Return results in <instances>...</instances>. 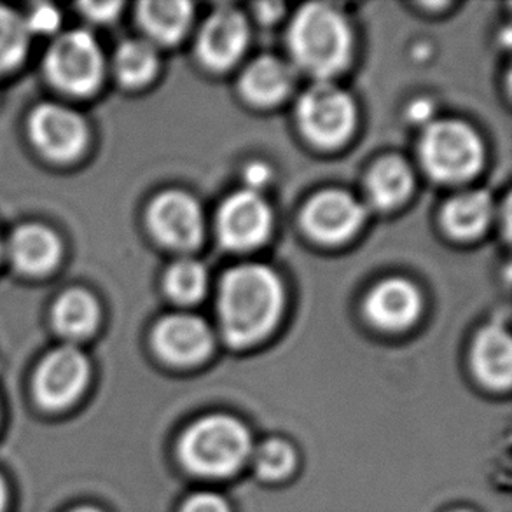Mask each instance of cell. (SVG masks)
I'll return each mask as SVG.
<instances>
[{"mask_svg": "<svg viewBox=\"0 0 512 512\" xmlns=\"http://www.w3.org/2000/svg\"><path fill=\"white\" fill-rule=\"evenodd\" d=\"M460 512H467V511H460Z\"/></svg>", "mask_w": 512, "mask_h": 512, "instance_id": "836d02e7", "label": "cell"}, {"mask_svg": "<svg viewBox=\"0 0 512 512\" xmlns=\"http://www.w3.org/2000/svg\"><path fill=\"white\" fill-rule=\"evenodd\" d=\"M217 229L221 242L228 249H254L270 235V207L252 191L233 194L222 205Z\"/></svg>", "mask_w": 512, "mask_h": 512, "instance_id": "9c48e42d", "label": "cell"}, {"mask_svg": "<svg viewBox=\"0 0 512 512\" xmlns=\"http://www.w3.org/2000/svg\"><path fill=\"white\" fill-rule=\"evenodd\" d=\"M28 130L34 146L55 161L74 160L88 144L84 119L65 105H37L28 119Z\"/></svg>", "mask_w": 512, "mask_h": 512, "instance_id": "52a82bcc", "label": "cell"}, {"mask_svg": "<svg viewBox=\"0 0 512 512\" xmlns=\"http://www.w3.org/2000/svg\"><path fill=\"white\" fill-rule=\"evenodd\" d=\"M49 81L69 95H90L104 76V56L97 39L86 30L60 35L44 60Z\"/></svg>", "mask_w": 512, "mask_h": 512, "instance_id": "5b68a950", "label": "cell"}, {"mask_svg": "<svg viewBox=\"0 0 512 512\" xmlns=\"http://www.w3.org/2000/svg\"><path fill=\"white\" fill-rule=\"evenodd\" d=\"M74 512H100L97 509H91V507H81V509H76Z\"/></svg>", "mask_w": 512, "mask_h": 512, "instance_id": "1f68e13d", "label": "cell"}, {"mask_svg": "<svg viewBox=\"0 0 512 512\" xmlns=\"http://www.w3.org/2000/svg\"><path fill=\"white\" fill-rule=\"evenodd\" d=\"M247 179H249L250 184H254V186L264 184V182L268 180V168L263 167V165L250 167L249 172H247Z\"/></svg>", "mask_w": 512, "mask_h": 512, "instance_id": "f546056e", "label": "cell"}, {"mask_svg": "<svg viewBox=\"0 0 512 512\" xmlns=\"http://www.w3.org/2000/svg\"><path fill=\"white\" fill-rule=\"evenodd\" d=\"M289 44L296 62L306 72L327 77L345 67L352 37L336 9L327 4H308L292 21Z\"/></svg>", "mask_w": 512, "mask_h": 512, "instance_id": "3957f363", "label": "cell"}, {"mask_svg": "<svg viewBox=\"0 0 512 512\" xmlns=\"http://www.w3.org/2000/svg\"><path fill=\"white\" fill-rule=\"evenodd\" d=\"M492 217V198L485 191L458 194L443 210L444 228L460 240L481 235Z\"/></svg>", "mask_w": 512, "mask_h": 512, "instance_id": "ac0fdd59", "label": "cell"}, {"mask_svg": "<svg viewBox=\"0 0 512 512\" xmlns=\"http://www.w3.org/2000/svg\"><path fill=\"white\" fill-rule=\"evenodd\" d=\"M154 345L168 362L193 366L210 353L212 334L207 324L194 315H170L156 327Z\"/></svg>", "mask_w": 512, "mask_h": 512, "instance_id": "4fadbf2b", "label": "cell"}, {"mask_svg": "<svg viewBox=\"0 0 512 512\" xmlns=\"http://www.w3.org/2000/svg\"><path fill=\"white\" fill-rule=\"evenodd\" d=\"M420 294L413 285L392 278L378 285L367 298L366 310L369 319L383 329L408 327L420 313Z\"/></svg>", "mask_w": 512, "mask_h": 512, "instance_id": "5bb4252c", "label": "cell"}, {"mask_svg": "<svg viewBox=\"0 0 512 512\" xmlns=\"http://www.w3.org/2000/svg\"><path fill=\"white\" fill-rule=\"evenodd\" d=\"M154 235L173 249H193L201 242L203 217L198 203L184 193L161 194L149 208Z\"/></svg>", "mask_w": 512, "mask_h": 512, "instance_id": "30bf717a", "label": "cell"}, {"mask_svg": "<svg viewBox=\"0 0 512 512\" xmlns=\"http://www.w3.org/2000/svg\"><path fill=\"white\" fill-rule=\"evenodd\" d=\"M158 55L149 41H126L114 56V70L125 86H142L153 79Z\"/></svg>", "mask_w": 512, "mask_h": 512, "instance_id": "7402d4cb", "label": "cell"}, {"mask_svg": "<svg viewBox=\"0 0 512 512\" xmlns=\"http://www.w3.org/2000/svg\"><path fill=\"white\" fill-rule=\"evenodd\" d=\"M411 118L415 119V121H427L430 118V114H432V105L429 102H425V100H420V102H416L411 107Z\"/></svg>", "mask_w": 512, "mask_h": 512, "instance_id": "f1b7e54d", "label": "cell"}, {"mask_svg": "<svg viewBox=\"0 0 512 512\" xmlns=\"http://www.w3.org/2000/svg\"><path fill=\"white\" fill-rule=\"evenodd\" d=\"M298 118L306 137L320 146H336L352 133L355 107L345 91L320 83L299 100Z\"/></svg>", "mask_w": 512, "mask_h": 512, "instance_id": "8992f818", "label": "cell"}, {"mask_svg": "<svg viewBox=\"0 0 512 512\" xmlns=\"http://www.w3.org/2000/svg\"><path fill=\"white\" fill-rule=\"evenodd\" d=\"M364 210L352 194L326 191L313 198L305 208V228L322 242H343L360 228Z\"/></svg>", "mask_w": 512, "mask_h": 512, "instance_id": "8fae6325", "label": "cell"}, {"mask_svg": "<svg viewBox=\"0 0 512 512\" xmlns=\"http://www.w3.org/2000/svg\"><path fill=\"white\" fill-rule=\"evenodd\" d=\"M193 7L182 0H149L139 6L140 25L154 41L173 44L184 35Z\"/></svg>", "mask_w": 512, "mask_h": 512, "instance_id": "d6986e66", "label": "cell"}, {"mask_svg": "<svg viewBox=\"0 0 512 512\" xmlns=\"http://www.w3.org/2000/svg\"><path fill=\"white\" fill-rule=\"evenodd\" d=\"M296 465V453L291 444L271 439L261 444L254 453V469L264 479H282L291 474Z\"/></svg>", "mask_w": 512, "mask_h": 512, "instance_id": "d4e9b609", "label": "cell"}, {"mask_svg": "<svg viewBox=\"0 0 512 512\" xmlns=\"http://www.w3.org/2000/svg\"><path fill=\"white\" fill-rule=\"evenodd\" d=\"M30 30L23 16L0 6V76L16 69L27 55Z\"/></svg>", "mask_w": 512, "mask_h": 512, "instance_id": "603a6c76", "label": "cell"}, {"mask_svg": "<svg viewBox=\"0 0 512 512\" xmlns=\"http://www.w3.org/2000/svg\"><path fill=\"white\" fill-rule=\"evenodd\" d=\"M0 254H2V243H0Z\"/></svg>", "mask_w": 512, "mask_h": 512, "instance_id": "d6a6232c", "label": "cell"}, {"mask_svg": "<svg viewBox=\"0 0 512 512\" xmlns=\"http://www.w3.org/2000/svg\"><path fill=\"white\" fill-rule=\"evenodd\" d=\"M100 317L97 301L90 292L70 289L56 299L53 306V324L56 331L69 338L79 340L95 331Z\"/></svg>", "mask_w": 512, "mask_h": 512, "instance_id": "ffe728a7", "label": "cell"}, {"mask_svg": "<svg viewBox=\"0 0 512 512\" xmlns=\"http://www.w3.org/2000/svg\"><path fill=\"white\" fill-rule=\"evenodd\" d=\"M180 512H231L228 502L215 493H196Z\"/></svg>", "mask_w": 512, "mask_h": 512, "instance_id": "4316f807", "label": "cell"}, {"mask_svg": "<svg viewBox=\"0 0 512 512\" xmlns=\"http://www.w3.org/2000/svg\"><path fill=\"white\" fill-rule=\"evenodd\" d=\"M79 9L88 20L107 23L118 16L121 11V2H84L79 4Z\"/></svg>", "mask_w": 512, "mask_h": 512, "instance_id": "83f0119b", "label": "cell"}, {"mask_svg": "<svg viewBox=\"0 0 512 512\" xmlns=\"http://www.w3.org/2000/svg\"><path fill=\"white\" fill-rule=\"evenodd\" d=\"M472 366L486 387L504 390L511 385L512 345L506 329L486 327L472 348Z\"/></svg>", "mask_w": 512, "mask_h": 512, "instance_id": "2e32d148", "label": "cell"}, {"mask_svg": "<svg viewBox=\"0 0 512 512\" xmlns=\"http://www.w3.org/2000/svg\"><path fill=\"white\" fill-rule=\"evenodd\" d=\"M182 464L201 478H229L252 455V437L231 416H207L186 430L179 444Z\"/></svg>", "mask_w": 512, "mask_h": 512, "instance_id": "7a4b0ae2", "label": "cell"}, {"mask_svg": "<svg viewBox=\"0 0 512 512\" xmlns=\"http://www.w3.org/2000/svg\"><path fill=\"white\" fill-rule=\"evenodd\" d=\"M4 504H6V486H4V481L0 479V512L4 509Z\"/></svg>", "mask_w": 512, "mask_h": 512, "instance_id": "4dcf8cb0", "label": "cell"}, {"mask_svg": "<svg viewBox=\"0 0 512 512\" xmlns=\"http://www.w3.org/2000/svg\"><path fill=\"white\" fill-rule=\"evenodd\" d=\"M165 287L175 301L194 303L207 289V271L198 261L182 259L168 270Z\"/></svg>", "mask_w": 512, "mask_h": 512, "instance_id": "cb8c5ba5", "label": "cell"}, {"mask_svg": "<svg viewBox=\"0 0 512 512\" xmlns=\"http://www.w3.org/2000/svg\"><path fill=\"white\" fill-rule=\"evenodd\" d=\"M90 378V364L79 348L60 346L42 360L35 373V395L44 408H65L81 395Z\"/></svg>", "mask_w": 512, "mask_h": 512, "instance_id": "ba28073f", "label": "cell"}, {"mask_svg": "<svg viewBox=\"0 0 512 512\" xmlns=\"http://www.w3.org/2000/svg\"><path fill=\"white\" fill-rule=\"evenodd\" d=\"M14 266L27 275H44L53 270L62 257V243L42 224H23L9 240Z\"/></svg>", "mask_w": 512, "mask_h": 512, "instance_id": "9a60e30c", "label": "cell"}, {"mask_svg": "<svg viewBox=\"0 0 512 512\" xmlns=\"http://www.w3.org/2000/svg\"><path fill=\"white\" fill-rule=\"evenodd\" d=\"M413 187L408 165L397 158H388L374 167L367 180V193L376 207L399 205Z\"/></svg>", "mask_w": 512, "mask_h": 512, "instance_id": "44dd1931", "label": "cell"}, {"mask_svg": "<svg viewBox=\"0 0 512 512\" xmlns=\"http://www.w3.org/2000/svg\"><path fill=\"white\" fill-rule=\"evenodd\" d=\"M284 306V289L277 275L259 264L229 271L222 280L219 315L229 345L249 346L277 324Z\"/></svg>", "mask_w": 512, "mask_h": 512, "instance_id": "6da1fadb", "label": "cell"}, {"mask_svg": "<svg viewBox=\"0 0 512 512\" xmlns=\"http://www.w3.org/2000/svg\"><path fill=\"white\" fill-rule=\"evenodd\" d=\"M27 21L28 30L30 34L37 32V34H49L60 25V13L56 11L55 7L42 4V6L35 7L30 18H25Z\"/></svg>", "mask_w": 512, "mask_h": 512, "instance_id": "484cf974", "label": "cell"}, {"mask_svg": "<svg viewBox=\"0 0 512 512\" xmlns=\"http://www.w3.org/2000/svg\"><path fill=\"white\" fill-rule=\"evenodd\" d=\"M247 39L249 30L242 14L231 7H221L201 28L198 55L210 69H228L242 56Z\"/></svg>", "mask_w": 512, "mask_h": 512, "instance_id": "7c38bea8", "label": "cell"}, {"mask_svg": "<svg viewBox=\"0 0 512 512\" xmlns=\"http://www.w3.org/2000/svg\"><path fill=\"white\" fill-rule=\"evenodd\" d=\"M292 70L282 60L263 56L243 72L242 91L256 104H275L291 91Z\"/></svg>", "mask_w": 512, "mask_h": 512, "instance_id": "e0dca14e", "label": "cell"}, {"mask_svg": "<svg viewBox=\"0 0 512 512\" xmlns=\"http://www.w3.org/2000/svg\"><path fill=\"white\" fill-rule=\"evenodd\" d=\"M425 170L441 182L471 179L483 163V146L469 126L457 121H439L429 126L422 140Z\"/></svg>", "mask_w": 512, "mask_h": 512, "instance_id": "277c9868", "label": "cell"}]
</instances>
